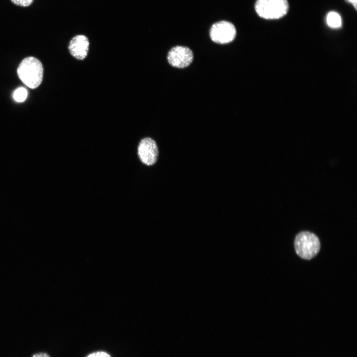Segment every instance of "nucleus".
Masks as SVG:
<instances>
[{"mask_svg":"<svg viewBox=\"0 0 357 357\" xmlns=\"http://www.w3.org/2000/svg\"><path fill=\"white\" fill-rule=\"evenodd\" d=\"M27 95V91L25 88L19 87L14 92L13 98L16 102H22L26 100Z\"/></svg>","mask_w":357,"mask_h":357,"instance_id":"obj_9","label":"nucleus"},{"mask_svg":"<svg viewBox=\"0 0 357 357\" xmlns=\"http://www.w3.org/2000/svg\"><path fill=\"white\" fill-rule=\"evenodd\" d=\"M349 2L351 3L355 7V9H357V0H347Z\"/></svg>","mask_w":357,"mask_h":357,"instance_id":"obj_13","label":"nucleus"},{"mask_svg":"<svg viewBox=\"0 0 357 357\" xmlns=\"http://www.w3.org/2000/svg\"><path fill=\"white\" fill-rule=\"evenodd\" d=\"M11 1L16 5L27 7L32 4L33 0H11Z\"/></svg>","mask_w":357,"mask_h":357,"instance_id":"obj_10","label":"nucleus"},{"mask_svg":"<svg viewBox=\"0 0 357 357\" xmlns=\"http://www.w3.org/2000/svg\"><path fill=\"white\" fill-rule=\"evenodd\" d=\"M287 0H257L255 9L257 14L266 19H279L288 12Z\"/></svg>","mask_w":357,"mask_h":357,"instance_id":"obj_3","label":"nucleus"},{"mask_svg":"<svg viewBox=\"0 0 357 357\" xmlns=\"http://www.w3.org/2000/svg\"><path fill=\"white\" fill-rule=\"evenodd\" d=\"M89 41L86 36L78 35L70 40L68 50L71 55L79 60H84L87 56Z\"/></svg>","mask_w":357,"mask_h":357,"instance_id":"obj_7","label":"nucleus"},{"mask_svg":"<svg viewBox=\"0 0 357 357\" xmlns=\"http://www.w3.org/2000/svg\"><path fill=\"white\" fill-rule=\"evenodd\" d=\"M31 357H50V355L45 352H40L34 354Z\"/></svg>","mask_w":357,"mask_h":357,"instance_id":"obj_12","label":"nucleus"},{"mask_svg":"<svg viewBox=\"0 0 357 357\" xmlns=\"http://www.w3.org/2000/svg\"><path fill=\"white\" fill-rule=\"evenodd\" d=\"M295 247L298 255L305 259H310L316 255L320 248L319 239L314 234L302 232L295 240Z\"/></svg>","mask_w":357,"mask_h":357,"instance_id":"obj_2","label":"nucleus"},{"mask_svg":"<svg viewBox=\"0 0 357 357\" xmlns=\"http://www.w3.org/2000/svg\"><path fill=\"white\" fill-rule=\"evenodd\" d=\"M167 59L172 66L184 68L189 66L193 60L192 51L184 46H177L172 48L168 54Z\"/></svg>","mask_w":357,"mask_h":357,"instance_id":"obj_6","label":"nucleus"},{"mask_svg":"<svg viewBox=\"0 0 357 357\" xmlns=\"http://www.w3.org/2000/svg\"><path fill=\"white\" fill-rule=\"evenodd\" d=\"M17 74L21 81L27 87L35 89L42 82L43 67L37 59L29 57L24 59L19 65Z\"/></svg>","mask_w":357,"mask_h":357,"instance_id":"obj_1","label":"nucleus"},{"mask_svg":"<svg viewBox=\"0 0 357 357\" xmlns=\"http://www.w3.org/2000/svg\"><path fill=\"white\" fill-rule=\"evenodd\" d=\"M86 357H112L111 356L104 351H97L89 354Z\"/></svg>","mask_w":357,"mask_h":357,"instance_id":"obj_11","label":"nucleus"},{"mask_svg":"<svg viewBox=\"0 0 357 357\" xmlns=\"http://www.w3.org/2000/svg\"><path fill=\"white\" fill-rule=\"evenodd\" d=\"M137 155L141 162L150 166L155 164L158 158L159 149L154 140L150 137L142 139L137 147Z\"/></svg>","mask_w":357,"mask_h":357,"instance_id":"obj_5","label":"nucleus"},{"mask_svg":"<svg viewBox=\"0 0 357 357\" xmlns=\"http://www.w3.org/2000/svg\"><path fill=\"white\" fill-rule=\"evenodd\" d=\"M327 25L332 28H338L342 25V19L340 15L337 12L331 11L327 16Z\"/></svg>","mask_w":357,"mask_h":357,"instance_id":"obj_8","label":"nucleus"},{"mask_svg":"<svg viewBox=\"0 0 357 357\" xmlns=\"http://www.w3.org/2000/svg\"><path fill=\"white\" fill-rule=\"evenodd\" d=\"M236 35V29L230 22L222 21L214 24L210 31L211 40L218 44H227L233 41Z\"/></svg>","mask_w":357,"mask_h":357,"instance_id":"obj_4","label":"nucleus"}]
</instances>
